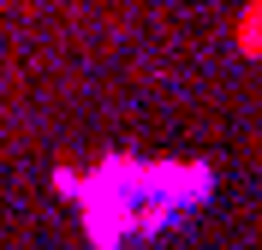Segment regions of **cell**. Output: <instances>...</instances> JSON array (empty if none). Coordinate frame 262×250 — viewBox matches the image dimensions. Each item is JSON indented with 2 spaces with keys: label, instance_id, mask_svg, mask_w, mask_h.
I'll return each instance as SVG.
<instances>
[{
  "label": "cell",
  "instance_id": "cell-1",
  "mask_svg": "<svg viewBox=\"0 0 262 250\" xmlns=\"http://www.w3.org/2000/svg\"><path fill=\"white\" fill-rule=\"evenodd\" d=\"M90 250H149L167 233L191 226L214 197V167L191 155H96L90 167L54 173Z\"/></svg>",
  "mask_w": 262,
  "mask_h": 250
},
{
  "label": "cell",
  "instance_id": "cell-2",
  "mask_svg": "<svg viewBox=\"0 0 262 250\" xmlns=\"http://www.w3.org/2000/svg\"><path fill=\"white\" fill-rule=\"evenodd\" d=\"M238 54L245 60H262V6L245 12V30H238Z\"/></svg>",
  "mask_w": 262,
  "mask_h": 250
}]
</instances>
